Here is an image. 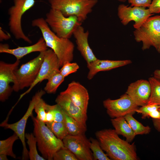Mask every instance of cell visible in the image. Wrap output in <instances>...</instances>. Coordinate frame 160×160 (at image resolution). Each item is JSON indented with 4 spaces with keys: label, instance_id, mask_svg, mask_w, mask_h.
Returning a JSON list of instances; mask_svg holds the SVG:
<instances>
[{
    "label": "cell",
    "instance_id": "cell-39",
    "mask_svg": "<svg viewBox=\"0 0 160 160\" xmlns=\"http://www.w3.org/2000/svg\"><path fill=\"white\" fill-rule=\"evenodd\" d=\"M160 112V109H159ZM153 124L155 129L160 133V118L159 119H152Z\"/></svg>",
    "mask_w": 160,
    "mask_h": 160
},
{
    "label": "cell",
    "instance_id": "cell-17",
    "mask_svg": "<svg viewBox=\"0 0 160 160\" xmlns=\"http://www.w3.org/2000/svg\"><path fill=\"white\" fill-rule=\"evenodd\" d=\"M55 102L68 115L80 123L86 126L87 113L75 105L68 95L63 91L60 92L55 99Z\"/></svg>",
    "mask_w": 160,
    "mask_h": 160
},
{
    "label": "cell",
    "instance_id": "cell-24",
    "mask_svg": "<svg viewBox=\"0 0 160 160\" xmlns=\"http://www.w3.org/2000/svg\"><path fill=\"white\" fill-rule=\"evenodd\" d=\"M133 114L132 113L129 114L124 117L136 135L149 134L151 131V127L148 126L143 125L133 117Z\"/></svg>",
    "mask_w": 160,
    "mask_h": 160
},
{
    "label": "cell",
    "instance_id": "cell-21",
    "mask_svg": "<svg viewBox=\"0 0 160 160\" xmlns=\"http://www.w3.org/2000/svg\"><path fill=\"white\" fill-rule=\"evenodd\" d=\"M111 121L118 135L124 137L129 143L133 140L136 135L124 117L112 118Z\"/></svg>",
    "mask_w": 160,
    "mask_h": 160
},
{
    "label": "cell",
    "instance_id": "cell-7",
    "mask_svg": "<svg viewBox=\"0 0 160 160\" xmlns=\"http://www.w3.org/2000/svg\"><path fill=\"white\" fill-rule=\"evenodd\" d=\"M44 51L40 52L36 57L22 64L14 71L15 82L13 90L18 92L25 88L30 87L36 79L43 62Z\"/></svg>",
    "mask_w": 160,
    "mask_h": 160
},
{
    "label": "cell",
    "instance_id": "cell-9",
    "mask_svg": "<svg viewBox=\"0 0 160 160\" xmlns=\"http://www.w3.org/2000/svg\"><path fill=\"white\" fill-rule=\"evenodd\" d=\"M44 90L41 89L30 100L28 108L24 115L20 120L12 124L8 123V120L6 119L0 125L1 127L5 129H9L14 132L18 136L22 144L23 149L22 159L27 160L29 158V151L27 150L25 141V129L28 119L33 114V112L36 104L45 94Z\"/></svg>",
    "mask_w": 160,
    "mask_h": 160
},
{
    "label": "cell",
    "instance_id": "cell-11",
    "mask_svg": "<svg viewBox=\"0 0 160 160\" xmlns=\"http://www.w3.org/2000/svg\"><path fill=\"white\" fill-rule=\"evenodd\" d=\"M64 146L71 152L79 160H93L90 149V140L85 134L68 135L62 140Z\"/></svg>",
    "mask_w": 160,
    "mask_h": 160
},
{
    "label": "cell",
    "instance_id": "cell-42",
    "mask_svg": "<svg viewBox=\"0 0 160 160\" xmlns=\"http://www.w3.org/2000/svg\"><path fill=\"white\" fill-rule=\"evenodd\" d=\"M117 0L120 2H124L126 1L127 0Z\"/></svg>",
    "mask_w": 160,
    "mask_h": 160
},
{
    "label": "cell",
    "instance_id": "cell-27",
    "mask_svg": "<svg viewBox=\"0 0 160 160\" xmlns=\"http://www.w3.org/2000/svg\"><path fill=\"white\" fill-rule=\"evenodd\" d=\"M25 138L27 140V143L28 146L29 159L31 160H45L42 156L38 153L37 150L36 139L33 133H26Z\"/></svg>",
    "mask_w": 160,
    "mask_h": 160
},
{
    "label": "cell",
    "instance_id": "cell-32",
    "mask_svg": "<svg viewBox=\"0 0 160 160\" xmlns=\"http://www.w3.org/2000/svg\"><path fill=\"white\" fill-rule=\"evenodd\" d=\"M79 68V66L77 63L67 62L61 67L60 71L65 78L70 74L76 72Z\"/></svg>",
    "mask_w": 160,
    "mask_h": 160
},
{
    "label": "cell",
    "instance_id": "cell-41",
    "mask_svg": "<svg viewBox=\"0 0 160 160\" xmlns=\"http://www.w3.org/2000/svg\"><path fill=\"white\" fill-rule=\"evenodd\" d=\"M7 155L4 154H0V160H8Z\"/></svg>",
    "mask_w": 160,
    "mask_h": 160
},
{
    "label": "cell",
    "instance_id": "cell-31",
    "mask_svg": "<svg viewBox=\"0 0 160 160\" xmlns=\"http://www.w3.org/2000/svg\"><path fill=\"white\" fill-rule=\"evenodd\" d=\"M44 100L41 98L36 104L34 110L37 114L36 118L39 121L45 122L46 111Z\"/></svg>",
    "mask_w": 160,
    "mask_h": 160
},
{
    "label": "cell",
    "instance_id": "cell-3",
    "mask_svg": "<svg viewBox=\"0 0 160 160\" xmlns=\"http://www.w3.org/2000/svg\"><path fill=\"white\" fill-rule=\"evenodd\" d=\"M34 126L33 134L38 148L46 160H53L55 153L64 147L62 140L57 138L46 125L33 115L31 116Z\"/></svg>",
    "mask_w": 160,
    "mask_h": 160
},
{
    "label": "cell",
    "instance_id": "cell-4",
    "mask_svg": "<svg viewBox=\"0 0 160 160\" xmlns=\"http://www.w3.org/2000/svg\"><path fill=\"white\" fill-rule=\"evenodd\" d=\"M45 20L52 31L59 37L69 39L82 23L77 17H65L59 10L51 8Z\"/></svg>",
    "mask_w": 160,
    "mask_h": 160
},
{
    "label": "cell",
    "instance_id": "cell-30",
    "mask_svg": "<svg viewBox=\"0 0 160 160\" xmlns=\"http://www.w3.org/2000/svg\"><path fill=\"white\" fill-rule=\"evenodd\" d=\"M54 160H78L76 156L69 149L64 147L55 154Z\"/></svg>",
    "mask_w": 160,
    "mask_h": 160
},
{
    "label": "cell",
    "instance_id": "cell-33",
    "mask_svg": "<svg viewBox=\"0 0 160 160\" xmlns=\"http://www.w3.org/2000/svg\"><path fill=\"white\" fill-rule=\"evenodd\" d=\"M160 109V105H145L141 106L136 111V112L141 114L142 115V118L145 119L147 118H149L148 113L152 111L158 110Z\"/></svg>",
    "mask_w": 160,
    "mask_h": 160
},
{
    "label": "cell",
    "instance_id": "cell-12",
    "mask_svg": "<svg viewBox=\"0 0 160 160\" xmlns=\"http://www.w3.org/2000/svg\"><path fill=\"white\" fill-rule=\"evenodd\" d=\"M60 68L58 58L53 50L49 49L45 51L43 60L36 79L28 89L21 95L18 101L29 93L36 84L44 80H47L54 74L60 71Z\"/></svg>",
    "mask_w": 160,
    "mask_h": 160
},
{
    "label": "cell",
    "instance_id": "cell-15",
    "mask_svg": "<svg viewBox=\"0 0 160 160\" xmlns=\"http://www.w3.org/2000/svg\"><path fill=\"white\" fill-rule=\"evenodd\" d=\"M151 92L149 81L140 79L130 84L126 93L138 106H142L147 105Z\"/></svg>",
    "mask_w": 160,
    "mask_h": 160
},
{
    "label": "cell",
    "instance_id": "cell-14",
    "mask_svg": "<svg viewBox=\"0 0 160 160\" xmlns=\"http://www.w3.org/2000/svg\"><path fill=\"white\" fill-rule=\"evenodd\" d=\"M20 60L14 63H8L0 61V100L4 102L7 100L13 90L9 85L11 83L15 82L14 71L18 68Z\"/></svg>",
    "mask_w": 160,
    "mask_h": 160
},
{
    "label": "cell",
    "instance_id": "cell-22",
    "mask_svg": "<svg viewBox=\"0 0 160 160\" xmlns=\"http://www.w3.org/2000/svg\"><path fill=\"white\" fill-rule=\"evenodd\" d=\"M63 112L64 118L63 121L68 134L77 135L85 134L87 130V126L80 123L68 115L64 111Z\"/></svg>",
    "mask_w": 160,
    "mask_h": 160
},
{
    "label": "cell",
    "instance_id": "cell-16",
    "mask_svg": "<svg viewBox=\"0 0 160 160\" xmlns=\"http://www.w3.org/2000/svg\"><path fill=\"white\" fill-rule=\"evenodd\" d=\"M63 92L71 100L85 113H87L89 96L87 89L79 82L73 81Z\"/></svg>",
    "mask_w": 160,
    "mask_h": 160
},
{
    "label": "cell",
    "instance_id": "cell-13",
    "mask_svg": "<svg viewBox=\"0 0 160 160\" xmlns=\"http://www.w3.org/2000/svg\"><path fill=\"white\" fill-rule=\"evenodd\" d=\"M118 16L121 23L124 25L133 21L135 29L139 28L151 15L148 9L145 8L128 6L124 4L119 5L118 8Z\"/></svg>",
    "mask_w": 160,
    "mask_h": 160
},
{
    "label": "cell",
    "instance_id": "cell-37",
    "mask_svg": "<svg viewBox=\"0 0 160 160\" xmlns=\"http://www.w3.org/2000/svg\"><path fill=\"white\" fill-rule=\"evenodd\" d=\"M11 38V36L8 33H6L1 27L0 28V41L6 40Z\"/></svg>",
    "mask_w": 160,
    "mask_h": 160
},
{
    "label": "cell",
    "instance_id": "cell-10",
    "mask_svg": "<svg viewBox=\"0 0 160 160\" xmlns=\"http://www.w3.org/2000/svg\"><path fill=\"white\" fill-rule=\"evenodd\" d=\"M103 104L107 113L111 118L124 117L130 113L134 114L138 108V106L126 93L118 99L105 100Z\"/></svg>",
    "mask_w": 160,
    "mask_h": 160
},
{
    "label": "cell",
    "instance_id": "cell-25",
    "mask_svg": "<svg viewBox=\"0 0 160 160\" xmlns=\"http://www.w3.org/2000/svg\"><path fill=\"white\" fill-rule=\"evenodd\" d=\"M65 77L57 72L52 75L48 79L44 90L48 94L55 93L60 85L64 80Z\"/></svg>",
    "mask_w": 160,
    "mask_h": 160
},
{
    "label": "cell",
    "instance_id": "cell-5",
    "mask_svg": "<svg viewBox=\"0 0 160 160\" xmlns=\"http://www.w3.org/2000/svg\"><path fill=\"white\" fill-rule=\"evenodd\" d=\"M51 8L60 11L65 17L74 16L82 23L92 11L98 0H48Z\"/></svg>",
    "mask_w": 160,
    "mask_h": 160
},
{
    "label": "cell",
    "instance_id": "cell-26",
    "mask_svg": "<svg viewBox=\"0 0 160 160\" xmlns=\"http://www.w3.org/2000/svg\"><path fill=\"white\" fill-rule=\"evenodd\" d=\"M19 138L15 133L7 138L0 141V154H4L13 158H16V156L13 151V146L15 142Z\"/></svg>",
    "mask_w": 160,
    "mask_h": 160
},
{
    "label": "cell",
    "instance_id": "cell-35",
    "mask_svg": "<svg viewBox=\"0 0 160 160\" xmlns=\"http://www.w3.org/2000/svg\"><path fill=\"white\" fill-rule=\"evenodd\" d=\"M152 0H128L132 7L149 8Z\"/></svg>",
    "mask_w": 160,
    "mask_h": 160
},
{
    "label": "cell",
    "instance_id": "cell-23",
    "mask_svg": "<svg viewBox=\"0 0 160 160\" xmlns=\"http://www.w3.org/2000/svg\"><path fill=\"white\" fill-rule=\"evenodd\" d=\"M151 86V92L146 105H160V81L154 77L148 79Z\"/></svg>",
    "mask_w": 160,
    "mask_h": 160
},
{
    "label": "cell",
    "instance_id": "cell-29",
    "mask_svg": "<svg viewBox=\"0 0 160 160\" xmlns=\"http://www.w3.org/2000/svg\"><path fill=\"white\" fill-rule=\"evenodd\" d=\"M90 147L94 160H110L111 159L103 152L97 140L90 138Z\"/></svg>",
    "mask_w": 160,
    "mask_h": 160
},
{
    "label": "cell",
    "instance_id": "cell-20",
    "mask_svg": "<svg viewBox=\"0 0 160 160\" xmlns=\"http://www.w3.org/2000/svg\"><path fill=\"white\" fill-rule=\"evenodd\" d=\"M131 63V61L129 60H110L97 59L87 64V66L89 69L87 78L89 80H91L99 72L109 71L127 65Z\"/></svg>",
    "mask_w": 160,
    "mask_h": 160
},
{
    "label": "cell",
    "instance_id": "cell-18",
    "mask_svg": "<svg viewBox=\"0 0 160 160\" xmlns=\"http://www.w3.org/2000/svg\"><path fill=\"white\" fill-rule=\"evenodd\" d=\"M89 34V31H85L81 25L77 28L73 34L75 39L77 49L87 64L97 59L89 45L88 41Z\"/></svg>",
    "mask_w": 160,
    "mask_h": 160
},
{
    "label": "cell",
    "instance_id": "cell-2",
    "mask_svg": "<svg viewBox=\"0 0 160 160\" xmlns=\"http://www.w3.org/2000/svg\"><path fill=\"white\" fill-rule=\"evenodd\" d=\"M31 25L40 29L47 47L52 50L56 55L60 67L66 63L72 61L74 45L69 39L61 38L57 35L43 17L32 20Z\"/></svg>",
    "mask_w": 160,
    "mask_h": 160
},
{
    "label": "cell",
    "instance_id": "cell-34",
    "mask_svg": "<svg viewBox=\"0 0 160 160\" xmlns=\"http://www.w3.org/2000/svg\"><path fill=\"white\" fill-rule=\"evenodd\" d=\"M52 108L55 114L54 121L60 122L63 121L64 112L61 107L58 104L52 105Z\"/></svg>",
    "mask_w": 160,
    "mask_h": 160
},
{
    "label": "cell",
    "instance_id": "cell-36",
    "mask_svg": "<svg viewBox=\"0 0 160 160\" xmlns=\"http://www.w3.org/2000/svg\"><path fill=\"white\" fill-rule=\"evenodd\" d=\"M148 9L152 14L160 13V0H152Z\"/></svg>",
    "mask_w": 160,
    "mask_h": 160
},
{
    "label": "cell",
    "instance_id": "cell-6",
    "mask_svg": "<svg viewBox=\"0 0 160 160\" xmlns=\"http://www.w3.org/2000/svg\"><path fill=\"white\" fill-rule=\"evenodd\" d=\"M134 35L137 42H142V50L153 46L160 53V15L149 17L139 28L135 29Z\"/></svg>",
    "mask_w": 160,
    "mask_h": 160
},
{
    "label": "cell",
    "instance_id": "cell-8",
    "mask_svg": "<svg viewBox=\"0 0 160 160\" xmlns=\"http://www.w3.org/2000/svg\"><path fill=\"white\" fill-rule=\"evenodd\" d=\"M14 4L8 10V25L11 33L17 39H22L30 44L32 41L24 33L21 25L23 16L35 4V0H13Z\"/></svg>",
    "mask_w": 160,
    "mask_h": 160
},
{
    "label": "cell",
    "instance_id": "cell-38",
    "mask_svg": "<svg viewBox=\"0 0 160 160\" xmlns=\"http://www.w3.org/2000/svg\"><path fill=\"white\" fill-rule=\"evenodd\" d=\"M149 117H151L153 119H159L160 118V112L159 110L152 111L148 113Z\"/></svg>",
    "mask_w": 160,
    "mask_h": 160
},
{
    "label": "cell",
    "instance_id": "cell-19",
    "mask_svg": "<svg viewBox=\"0 0 160 160\" xmlns=\"http://www.w3.org/2000/svg\"><path fill=\"white\" fill-rule=\"evenodd\" d=\"M48 49L44 38H40L35 44L29 46L18 47L15 49H10L8 44H0V53H6L14 55L17 60H20L24 56L34 52H41Z\"/></svg>",
    "mask_w": 160,
    "mask_h": 160
},
{
    "label": "cell",
    "instance_id": "cell-40",
    "mask_svg": "<svg viewBox=\"0 0 160 160\" xmlns=\"http://www.w3.org/2000/svg\"><path fill=\"white\" fill-rule=\"evenodd\" d=\"M153 77L160 81V70H155L153 73Z\"/></svg>",
    "mask_w": 160,
    "mask_h": 160
},
{
    "label": "cell",
    "instance_id": "cell-28",
    "mask_svg": "<svg viewBox=\"0 0 160 160\" xmlns=\"http://www.w3.org/2000/svg\"><path fill=\"white\" fill-rule=\"evenodd\" d=\"M45 123L54 135L62 140L68 135L63 121L57 122L53 121Z\"/></svg>",
    "mask_w": 160,
    "mask_h": 160
},
{
    "label": "cell",
    "instance_id": "cell-1",
    "mask_svg": "<svg viewBox=\"0 0 160 160\" xmlns=\"http://www.w3.org/2000/svg\"><path fill=\"white\" fill-rule=\"evenodd\" d=\"M118 135L114 129H105L95 133L101 148L111 160H137L134 143L130 144Z\"/></svg>",
    "mask_w": 160,
    "mask_h": 160
}]
</instances>
